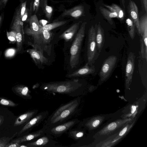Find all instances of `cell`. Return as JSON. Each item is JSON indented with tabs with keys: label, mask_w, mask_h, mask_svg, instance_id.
I'll return each mask as SVG.
<instances>
[{
	"label": "cell",
	"mask_w": 147,
	"mask_h": 147,
	"mask_svg": "<svg viewBox=\"0 0 147 147\" xmlns=\"http://www.w3.org/2000/svg\"><path fill=\"white\" fill-rule=\"evenodd\" d=\"M127 10L131 19L135 24L139 33L140 34L138 9L134 1L131 0L129 1L127 7Z\"/></svg>",
	"instance_id": "11"
},
{
	"label": "cell",
	"mask_w": 147,
	"mask_h": 147,
	"mask_svg": "<svg viewBox=\"0 0 147 147\" xmlns=\"http://www.w3.org/2000/svg\"><path fill=\"white\" fill-rule=\"evenodd\" d=\"M23 22H22L13 21L11 29L15 32L17 43V52L21 51L24 41V32Z\"/></svg>",
	"instance_id": "9"
},
{
	"label": "cell",
	"mask_w": 147,
	"mask_h": 147,
	"mask_svg": "<svg viewBox=\"0 0 147 147\" xmlns=\"http://www.w3.org/2000/svg\"><path fill=\"white\" fill-rule=\"evenodd\" d=\"M29 14H30V11L28 8H26L25 11L22 18L21 22H22L26 21L28 22L30 18L29 17Z\"/></svg>",
	"instance_id": "37"
},
{
	"label": "cell",
	"mask_w": 147,
	"mask_h": 147,
	"mask_svg": "<svg viewBox=\"0 0 147 147\" xmlns=\"http://www.w3.org/2000/svg\"><path fill=\"white\" fill-rule=\"evenodd\" d=\"M103 5L108 9L111 11L116 12L117 14L118 18L121 20H123L125 16L124 12L118 5L115 4H113L111 5L105 4H103Z\"/></svg>",
	"instance_id": "23"
},
{
	"label": "cell",
	"mask_w": 147,
	"mask_h": 147,
	"mask_svg": "<svg viewBox=\"0 0 147 147\" xmlns=\"http://www.w3.org/2000/svg\"><path fill=\"white\" fill-rule=\"evenodd\" d=\"M84 13V7L82 5L76 6L69 9L65 10L61 16H70L77 19L83 16Z\"/></svg>",
	"instance_id": "17"
},
{
	"label": "cell",
	"mask_w": 147,
	"mask_h": 147,
	"mask_svg": "<svg viewBox=\"0 0 147 147\" xmlns=\"http://www.w3.org/2000/svg\"><path fill=\"white\" fill-rule=\"evenodd\" d=\"M8 0H0V10L4 8Z\"/></svg>",
	"instance_id": "38"
},
{
	"label": "cell",
	"mask_w": 147,
	"mask_h": 147,
	"mask_svg": "<svg viewBox=\"0 0 147 147\" xmlns=\"http://www.w3.org/2000/svg\"><path fill=\"white\" fill-rule=\"evenodd\" d=\"M140 53L142 57L143 58L145 59L146 61H147V54L146 53L145 47L142 37L140 38Z\"/></svg>",
	"instance_id": "32"
},
{
	"label": "cell",
	"mask_w": 147,
	"mask_h": 147,
	"mask_svg": "<svg viewBox=\"0 0 147 147\" xmlns=\"http://www.w3.org/2000/svg\"><path fill=\"white\" fill-rule=\"evenodd\" d=\"M12 90L16 94L24 99H30L32 98L30 94L31 91L26 86L17 85L12 88Z\"/></svg>",
	"instance_id": "16"
},
{
	"label": "cell",
	"mask_w": 147,
	"mask_h": 147,
	"mask_svg": "<svg viewBox=\"0 0 147 147\" xmlns=\"http://www.w3.org/2000/svg\"><path fill=\"white\" fill-rule=\"evenodd\" d=\"M58 142L53 140L51 135L46 134L36 140L26 144L28 147H53Z\"/></svg>",
	"instance_id": "8"
},
{
	"label": "cell",
	"mask_w": 147,
	"mask_h": 147,
	"mask_svg": "<svg viewBox=\"0 0 147 147\" xmlns=\"http://www.w3.org/2000/svg\"><path fill=\"white\" fill-rule=\"evenodd\" d=\"M26 1L22 3L16 10L13 17V21L21 22L22 18L26 9Z\"/></svg>",
	"instance_id": "25"
},
{
	"label": "cell",
	"mask_w": 147,
	"mask_h": 147,
	"mask_svg": "<svg viewBox=\"0 0 147 147\" xmlns=\"http://www.w3.org/2000/svg\"><path fill=\"white\" fill-rule=\"evenodd\" d=\"M68 136L75 141H78L82 138L84 135V130L81 127L71 128L68 130Z\"/></svg>",
	"instance_id": "22"
},
{
	"label": "cell",
	"mask_w": 147,
	"mask_h": 147,
	"mask_svg": "<svg viewBox=\"0 0 147 147\" xmlns=\"http://www.w3.org/2000/svg\"><path fill=\"white\" fill-rule=\"evenodd\" d=\"M79 98V97H78L65 104H62L48 117L45 121L44 124H46L52 121L63 111L75 102Z\"/></svg>",
	"instance_id": "19"
},
{
	"label": "cell",
	"mask_w": 147,
	"mask_h": 147,
	"mask_svg": "<svg viewBox=\"0 0 147 147\" xmlns=\"http://www.w3.org/2000/svg\"><path fill=\"white\" fill-rule=\"evenodd\" d=\"M27 52L36 65L45 64L48 61V60L45 57L43 52L35 48L28 49Z\"/></svg>",
	"instance_id": "13"
},
{
	"label": "cell",
	"mask_w": 147,
	"mask_h": 147,
	"mask_svg": "<svg viewBox=\"0 0 147 147\" xmlns=\"http://www.w3.org/2000/svg\"><path fill=\"white\" fill-rule=\"evenodd\" d=\"M99 8L103 16L111 25H112L113 24L112 18H118L117 14L116 12H112L101 6H100Z\"/></svg>",
	"instance_id": "24"
},
{
	"label": "cell",
	"mask_w": 147,
	"mask_h": 147,
	"mask_svg": "<svg viewBox=\"0 0 147 147\" xmlns=\"http://www.w3.org/2000/svg\"><path fill=\"white\" fill-rule=\"evenodd\" d=\"M0 104L10 107H15L18 105L12 101L3 97H0Z\"/></svg>",
	"instance_id": "30"
},
{
	"label": "cell",
	"mask_w": 147,
	"mask_h": 147,
	"mask_svg": "<svg viewBox=\"0 0 147 147\" xmlns=\"http://www.w3.org/2000/svg\"><path fill=\"white\" fill-rule=\"evenodd\" d=\"M82 84L78 79L51 82L42 84L41 90L49 93H57L74 97L81 94Z\"/></svg>",
	"instance_id": "1"
},
{
	"label": "cell",
	"mask_w": 147,
	"mask_h": 147,
	"mask_svg": "<svg viewBox=\"0 0 147 147\" xmlns=\"http://www.w3.org/2000/svg\"><path fill=\"white\" fill-rule=\"evenodd\" d=\"M46 127L43 125V127L37 131L31 133H28L20 137L21 143L29 141H34L46 133Z\"/></svg>",
	"instance_id": "15"
},
{
	"label": "cell",
	"mask_w": 147,
	"mask_h": 147,
	"mask_svg": "<svg viewBox=\"0 0 147 147\" xmlns=\"http://www.w3.org/2000/svg\"><path fill=\"white\" fill-rule=\"evenodd\" d=\"M100 121L99 120H97L94 121L92 123V125L94 127L97 126L99 124Z\"/></svg>",
	"instance_id": "42"
},
{
	"label": "cell",
	"mask_w": 147,
	"mask_h": 147,
	"mask_svg": "<svg viewBox=\"0 0 147 147\" xmlns=\"http://www.w3.org/2000/svg\"><path fill=\"white\" fill-rule=\"evenodd\" d=\"M53 34L50 31L46 30H41V37L43 44L47 48L52 40Z\"/></svg>",
	"instance_id": "26"
},
{
	"label": "cell",
	"mask_w": 147,
	"mask_h": 147,
	"mask_svg": "<svg viewBox=\"0 0 147 147\" xmlns=\"http://www.w3.org/2000/svg\"><path fill=\"white\" fill-rule=\"evenodd\" d=\"M43 10L46 18L49 20H50L52 14L53 8L47 5V0H45L44 1Z\"/></svg>",
	"instance_id": "29"
},
{
	"label": "cell",
	"mask_w": 147,
	"mask_h": 147,
	"mask_svg": "<svg viewBox=\"0 0 147 147\" xmlns=\"http://www.w3.org/2000/svg\"><path fill=\"white\" fill-rule=\"evenodd\" d=\"M144 6L145 8V10L146 13H147V0H142Z\"/></svg>",
	"instance_id": "40"
},
{
	"label": "cell",
	"mask_w": 147,
	"mask_h": 147,
	"mask_svg": "<svg viewBox=\"0 0 147 147\" xmlns=\"http://www.w3.org/2000/svg\"><path fill=\"white\" fill-rule=\"evenodd\" d=\"M81 22V21H80L72 25L61 34L59 36V38L63 39L66 42L70 41L76 33H77Z\"/></svg>",
	"instance_id": "18"
},
{
	"label": "cell",
	"mask_w": 147,
	"mask_h": 147,
	"mask_svg": "<svg viewBox=\"0 0 147 147\" xmlns=\"http://www.w3.org/2000/svg\"><path fill=\"white\" fill-rule=\"evenodd\" d=\"M21 143L20 138L15 139L9 142L5 147H19Z\"/></svg>",
	"instance_id": "33"
},
{
	"label": "cell",
	"mask_w": 147,
	"mask_h": 147,
	"mask_svg": "<svg viewBox=\"0 0 147 147\" xmlns=\"http://www.w3.org/2000/svg\"><path fill=\"white\" fill-rule=\"evenodd\" d=\"M7 35L8 39L10 42H16V34L13 30L7 32Z\"/></svg>",
	"instance_id": "35"
},
{
	"label": "cell",
	"mask_w": 147,
	"mask_h": 147,
	"mask_svg": "<svg viewBox=\"0 0 147 147\" xmlns=\"http://www.w3.org/2000/svg\"><path fill=\"white\" fill-rule=\"evenodd\" d=\"M21 0L22 2H23L24 1V0Z\"/></svg>",
	"instance_id": "48"
},
{
	"label": "cell",
	"mask_w": 147,
	"mask_h": 147,
	"mask_svg": "<svg viewBox=\"0 0 147 147\" xmlns=\"http://www.w3.org/2000/svg\"><path fill=\"white\" fill-rule=\"evenodd\" d=\"M16 50L13 48H10L7 49L5 53V56L8 58H11L15 54Z\"/></svg>",
	"instance_id": "36"
},
{
	"label": "cell",
	"mask_w": 147,
	"mask_h": 147,
	"mask_svg": "<svg viewBox=\"0 0 147 147\" xmlns=\"http://www.w3.org/2000/svg\"><path fill=\"white\" fill-rule=\"evenodd\" d=\"M67 22L66 20L58 21L46 24L43 26H41V30H46L51 31V30L65 24Z\"/></svg>",
	"instance_id": "27"
},
{
	"label": "cell",
	"mask_w": 147,
	"mask_h": 147,
	"mask_svg": "<svg viewBox=\"0 0 147 147\" xmlns=\"http://www.w3.org/2000/svg\"><path fill=\"white\" fill-rule=\"evenodd\" d=\"M80 102L79 98L75 102L63 111L52 121L43 125L46 127H52L67 121L77 113Z\"/></svg>",
	"instance_id": "4"
},
{
	"label": "cell",
	"mask_w": 147,
	"mask_h": 147,
	"mask_svg": "<svg viewBox=\"0 0 147 147\" xmlns=\"http://www.w3.org/2000/svg\"><path fill=\"white\" fill-rule=\"evenodd\" d=\"M134 108H133V109L132 110V113H133V112H134L135 111L136 109V107L135 106H134L133 107Z\"/></svg>",
	"instance_id": "46"
},
{
	"label": "cell",
	"mask_w": 147,
	"mask_h": 147,
	"mask_svg": "<svg viewBox=\"0 0 147 147\" xmlns=\"http://www.w3.org/2000/svg\"><path fill=\"white\" fill-rule=\"evenodd\" d=\"M95 72L94 66L89 65L87 63L84 66L69 74L67 77L69 78L80 77L93 74Z\"/></svg>",
	"instance_id": "14"
},
{
	"label": "cell",
	"mask_w": 147,
	"mask_h": 147,
	"mask_svg": "<svg viewBox=\"0 0 147 147\" xmlns=\"http://www.w3.org/2000/svg\"><path fill=\"white\" fill-rule=\"evenodd\" d=\"M104 30L101 27L100 22L97 26L96 31V40L98 51L100 53L104 46L105 36Z\"/></svg>",
	"instance_id": "21"
},
{
	"label": "cell",
	"mask_w": 147,
	"mask_h": 147,
	"mask_svg": "<svg viewBox=\"0 0 147 147\" xmlns=\"http://www.w3.org/2000/svg\"><path fill=\"white\" fill-rule=\"evenodd\" d=\"M122 3L123 5V7L124 8H125V0H121Z\"/></svg>",
	"instance_id": "44"
},
{
	"label": "cell",
	"mask_w": 147,
	"mask_h": 147,
	"mask_svg": "<svg viewBox=\"0 0 147 147\" xmlns=\"http://www.w3.org/2000/svg\"><path fill=\"white\" fill-rule=\"evenodd\" d=\"M117 57L114 55L109 57L104 62L99 73L101 81H103L110 76L116 64Z\"/></svg>",
	"instance_id": "7"
},
{
	"label": "cell",
	"mask_w": 147,
	"mask_h": 147,
	"mask_svg": "<svg viewBox=\"0 0 147 147\" xmlns=\"http://www.w3.org/2000/svg\"><path fill=\"white\" fill-rule=\"evenodd\" d=\"M95 27L92 26L89 28L88 35L87 46V63L92 65L98 58L99 53L98 51L96 40Z\"/></svg>",
	"instance_id": "3"
},
{
	"label": "cell",
	"mask_w": 147,
	"mask_h": 147,
	"mask_svg": "<svg viewBox=\"0 0 147 147\" xmlns=\"http://www.w3.org/2000/svg\"><path fill=\"white\" fill-rule=\"evenodd\" d=\"M46 110L37 113L24 125L21 130L18 133V136L29 132L34 127L38 125L45 119L49 114Z\"/></svg>",
	"instance_id": "6"
},
{
	"label": "cell",
	"mask_w": 147,
	"mask_h": 147,
	"mask_svg": "<svg viewBox=\"0 0 147 147\" xmlns=\"http://www.w3.org/2000/svg\"><path fill=\"white\" fill-rule=\"evenodd\" d=\"M87 22L82 23L77 33L70 49L69 64L71 68L76 67L78 64L82 44L84 38Z\"/></svg>",
	"instance_id": "2"
},
{
	"label": "cell",
	"mask_w": 147,
	"mask_h": 147,
	"mask_svg": "<svg viewBox=\"0 0 147 147\" xmlns=\"http://www.w3.org/2000/svg\"><path fill=\"white\" fill-rule=\"evenodd\" d=\"M2 16H0V26L1 25V22L2 21Z\"/></svg>",
	"instance_id": "47"
},
{
	"label": "cell",
	"mask_w": 147,
	"mask_h": 147,
	"mask_svg": "<svg viewBox=\"0 0 147 147\" xmlns=\"http://www.w3.org/2000/svg\"><path fill=\"white\" fill-rule=\"evenodd\" d=\"M19 147H28L26 144L20 145Z\"/></svg>",
	"instance_id": "45"
},
{
	"label": "cell",
	"mask_w": 147,
	"mask_h": 147,
	"mask_svg": "<svg viewBox=\"0 0 147 147\" xmlns=\"http://www.w3.org/2000/svg\"><path fill=\"white\" fill-rule=\"evenodd\" d=\"M4 120V118L3 116L0 115V126L2 124Z\"/></svg>",
	"instance_id": "43"
},
{
	"label": "cell",
	"mask_w": 147,
	"mask_h": 147,
	"mask_svg": "<svg viewBox=\"0 0 147 147\" xmlns=\"http://www.w3.org/2000/svg\"><path fill=\"white\" fill-rule=\"evenodd\" d=\"M40 0H34L33 2H31L30 5V10L31 11L36 13L38 9Z\"/></svg>",
	"instance_id": "34"
},
{
	"label": "cell",
	"mask_w": 147,
	"mask_h": 147,
	"mask_svg": "<svg viewBox=\"0 0 147 147\" xmlns=\"http://www.w3.org/2000/svg\"><path fill=\"white\" fill-rule=\"evenodd\" d=\"M117 126V124L115 122L109 124L108 126V129L110 130H112L115 128Z\"/></svg>",
	"instance_id": "39"
},
{
	"label": "cell",
	"mask_w": 147,
	"mask_h": 147,
	"mask_svg": "<svg viewBox=\"0 0 147 147\" xmlns=\"http://www.w3.org/2000/svg\"><path fill=\"white\" fill-rule=\"evenodd\" d=\"M38 111V109H34L28 111L20 115L16 119L14 126L24 125L37 114Z\"/></svg>",
	"instance_id": "12"
},
{
	"label": "cell",
	"mask_w": 147,
	"mask_h": 147,
	"mask_svg": "<svg viewBox=\"0 0 147 147\" xmlns=\"http://www.w3.org/2000/svg\"><path fill=\"white\" fill-rule=\"evenodd\" d=\"M126 23L127 26L129 34L131 38L133 40L135 36V25L132 20L128 18L126 20Z\"/></svg>",
	"instance_id": "28"
},
{
	"label": "cell",
	"mask_w": 147,
	"mask_h": 147,
	"mask_svg": "<svg viewBox=\"0 0 147 147\" xmlns=\"http://www.w3.org/2000/svg\"><path fill=\"white\" fill-rule=\"evenodd\" d=\"M79 122L80 121L79 120L75 119L54 126H45L46 127V134H49L52 137H59L72 128Z\"/></svg>",
	"instance_id": "5"
},
{
	"label": "cell",
	"mask_w": 147,
	"mask_h": 147,
	"mask_svg": "<svg viewBox=\"0 0 147 147\" xmlns=\"http://www.w3.org/2000/svg\"><path fill=\"white\" fill-rule=\"evenodd\" d=\"M127 128L126 127L124 128L120 132L119 135L122 136L126 132Z\"/></svg>",
	"instance_id": "41"
},
{
	"label": "cell",
	"mask_w": 147,
	"mask_h": 147,
	"mask_svg": "<svg viewBox=\"0 0 147 147\" xmlns=\"http://www.w3.org/2000/svg\"><path fill=\"white\" fill-rule=\"evenodd\" d=\"M140 34L142 37L145 47L146 52L147 54V14L142 16L139 20Z\"/></svg>",
	"instance_id": "20"
},
{
	"label": "cell",
	"mask_w": 147,
	"mask_h": 147,
	"mask_svg": "<svg viewBox=\"0 0 147 147\" xmlns=\"http://www.w3.org/2000/svg\"><path fill=\"white\" fill-rule=\"evenodd\" d=\"M135 56L134 53H129L127 59L125 71V79L126 83L131 81L135 67Z\"/></svg>",
	"instance_id": "10"
},
{
	"label": "cell",
	"mask_w": 147,
	"mask_h": 147,
	"mask_svg": "<svg viewBox=\"0 0 147 147\" xmlns=\"http://www.w3.org/2000/svg\"><path fill=\"white\" fill-rule=\"evenodd\" d=\"M18 132H16L11 137H3L0 138V147H5L9 141L17 135Z\"/></svg>",
	"instance_id": "31"
}]
</instances>
